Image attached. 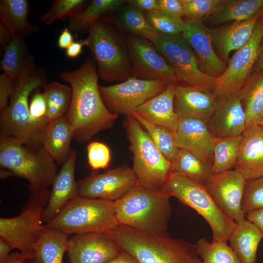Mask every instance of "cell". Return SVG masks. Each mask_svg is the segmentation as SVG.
<instances>
[{
	"label": "cell",
	"instance_id": "obj_40",
	"mask_svg": "<svg viewBox=\"0 0 263 263\" xmlns=\"http://www.w3.org/2000/svg\"><path fill=\"white\" fill-rule=\"evenodd\" d=\"M86 2L84 0H55L47 12L39 18L47 25L58 19H72L83 10Z\"/></svg>",
	"mask_w": 263,
	"mask_h": 263
},
{
	"label": "cell",
	"instance_id": "obj_9",
	"mask_svg": "<svg viewBox=\"0 0 263 263\" xmlns=\"http://www.w3.org/2000/svg\"><path fill=\"white\" fill-rule=\"evenodd\" d=\"M50 193L47 188L32 192L19 215L0 219V238L30 261L33 260L34 246L45 228L42 217Z\"/></svg>",
	"mask_w": 263,
	"mask_h": 263
},
{
	"label": "cell",
	"instance_id": "obj_25",
	"mask_svg": "<svg viewBox=\"0 0 263 263\" xmlns=\"http://www.w3.org/2000/svg\"><path fill=\"white\" fill-rule=\"evenodd\" d=\"M176 84H169L165 90L144 103L134 113L151 124L175 133L180 120L174 108Z\"/></svg>",
	"mask_w": 263,
	"mask_h": 263
},
{
	"label": "cell",
	"instance_id": "obj_43",
	"mask_svg": "<svg viewBox=\"0 0 263 263\" xmlns=\"http://www.w3.org/2000/svg\"><path fill=\"white\" fill-rule=\"evenodd\" d=\"M224 0H182L183 17L191 20H202L210 15Z\"/></svg>",
	"mask_w": 263,
	"mask_h": 263
},
{
	"label": "cell",
	"instance_id": "obj_3",
	"mask_svg": "<svg viewBox=\"0 0 263 263\" xmlns=\"http://www.w3.org/2000/svg\"><path fill=\"white\" fill-rule=\"evenodd\" d=\"M86 46L90 50L99 77L112 83L132 77L125 35L115 21L102 17L89 28Z\"/></svg>",
	"mask_w": 263,
	"mask_h": 263
},
{
	"label": "cell",
	"instance_id": "obj_42",
	"mask_svg": "<svg viewBox=\"0 0 263 263\" xmlns=\"http://www.w3.org/2000/svg\"><path fill=\"white\" fill-rule=\"evenodd\" d=\"M145 14L150 25L159 34L176 36L183 31L185 21L182 18L170 17L158 11Z\"/></svg>",
	"mask_w": 263,
	"mask_h": 263
},
{
	"label": "cell",
	"instance_id": "obj_10",
	"mask_svg": "<svg viewBox=\"0 0 263 263\" xmlns=\"http://www.w3.org/2000/svg\"><path fill=\"white\" fill-rule=\"evenodd\" d=\"M15 90L7 109L0 116V134L29 144H41L29 112V96L36 89L44 86V71L36 70L29 76L14 81Z\"/></svg>",
	"mask_w": 263,
	"mask_h": 263
},
{
	"label": "cell",
	"instance_id": "obj_27",
	"mask_svg": "<svg viewBox=\"0 0 263 263\" xmlns=\"http://www.w3.org/2000/svg\"><path fill=\"white\" fill-rule=\"evenodd\" d=\"M74 139L73 130L63 116L50 122L41 137V144L55 162L63 165L68 159Z\"/></svg>",
	"mask_w": 263,
	"mask_h": 263
},
{
	"label": "cell",
	"instance_id": "obj_12",
	"mask_svg": "<svg viewBox=\"0 0 263 263\" xmlns=\"http://www.w3.org/2000/svg\"><path fill=\"white\" fill-rule=\"evenodd\" d=\"M170 83L165 80H147L131 77L118 84L99 86L102 100L112 113L127 116L158 95Z\"/></svg>",
	"mask_w": 263,
	"mask_h": 263
},
{
	"label": "cell",
	"instance_id": "obj_52",
	"mask_svg": "<svg viewBox=\"0 0 263 263\" xmlns=\"http://www.w3.org/2000/svg\"><path fill=\"white\" fill-rule=\"evenodd\" d=\"M107 263H140L129 252L123 250L111 261Z\"/></svg>",
	"mask_w": 263,
	"mask_h": 263
},
{
	"label": "cell",
	"instance_id": "obj_55",
	"mask_svg": "<svg viewBox=\"0 0 263 263\" xmlns=\"http://www.w3.org/2000/svg\"><path fill=\"white\" fill-rule=\"evenodd\" d=\"M27 257L21 253L15 251L10 253L2 263H24Z\"/></svg>",
	"mask_w": 263,
	"mask_h": 263
},
{
	"label": "cell",
	"instance_id": "obj_26",
	"mask_svg": "<svg viewBox=\"0 0 263 263\" xmlns=\"http://www.w3.org/2000/svg\"><path fill=\"white\" fill-rule=\"evenodd\" d=\"M3 53L0 69L13 81L29 76L36 71L34 58L29 53L24 38H13Z\"/></svg>",
	"mask_w": 263,
	"mask_h": 263
},
{
	"label": "cell",
	"instance_id": "obj_8",
	"mask_svg": "<svg viewBox=\"0 0 263 263\" xmlns=\"http://www.w3.org/2000/svg\"><path fill=\"white\" fill-rule=\"evenodd\" d=\"M162 190L202 216L212 230V240L228 241L237 224L221 211L204 186L171 172Z\"/></svg>",
	"mask_w": 263,
	"mask_h": 263
},
{
	"label": "cell",
	"instance_id": "obj_14",
	"mask_svg": "<svg viewBox=\"0 0 263 263\" xmlns=\"http://www.w3.org/2000/svg\"><path fill=\"white\" fill-rule=\"evenodd\" d=\"M137 184L134 170L126 165L102 173L93 171L77 182L78 196L115 201Z\"/></svg>",
	"mask_w": 263,
	"mask_h": 263
},
{
	"label": "cell",
	"instance_id": "obj_56",
	"mask_svg": "<svg viewBox=\"0 0 263 263\" xmlns=\"http://www.w3.org/2000/svg\"><path fill=\"white\" fill-rule=\"evenodd\" d=\"M263 70V42L261 44L259 54L253 67L251 75L256 74Z\"/></svg>",
	"mask_w": 263,
	"mask_h": 263
},
{
	"label": "cell",
	"instance_id": "obj_53",
	"mask_svg": "<svg viewBox=\"0 0 263 263\" xmlns=\"http://www.w3.org/2000/svg\"><path fill=\"white\" fill-rule=\"evenodd\" d=\"M12 36L9 31L0 23V43L3 51L5 47L11 41Z\"/></svg>",
	"mask_w": 263,
	"mask_h": 263
},
{
	"label": "cell",
	"instance_id": "obj_47",
	"mask_svg": "<svg viewBox=\"0 0 263 263\" xmlns=\"http://www.w3.org/2000/svg\"><path fill=\"white\" fill-rule=\"evenodd\" d=\"M158 12L170 17L182 18L183 17L182 0H158Z\"/></svg>",
	"mask_w": 263,
	"mask_h": 263
},
{
	"label": "cell",
	"instance_id": "obj_35",
	"mask_svg": "<svg viewBox=\"0 0 263 263\" xmlns=\"http://www.w3.org/2000/svg\"><path fill=\"white\" fill-rule=\"evenodd\" d=\"M125 2L123 0H93L75 17L70 19L68 28L76 34L88 29L104 14L118 10Z\"/></svg>",
	"mask_w": 263,
	"mask_h": 263
},
{
	"label": "cell",
	"instance_id": "obj_38",
	"mask_svg": "<svg viewBox=\"0 0 263 263\" xmlns=\"http://www.w3.org/2000/svg\"><path fill=\"white\" fill-rule=\"evenodd\" d=\"M131 114L145 130L165 158L173 163L180 149L177 145L175 133L151 124L134 112Z\"/></svg>",
	"mask_w": 263,
	"mask_h": 263
},
{
	"label": "cell",
	"instance_id": "obj_45",
	"mask_svg": "<svg viewBox=\"0 0 263 263\" xmlns=\"http://www.w3.org/2000/svg\"><path fill=\"white\" fill-rule=\"evenodd\" d=\"M88 164L93 170L106 169L111 160V150L105 143L96 141L90 142L87 146Z\"/></svg>",
	"mask_w": 263,
	"mask_h": 263
},
{
	"label": "cell",
	"instance_id": "obj_19",
	"mask_svg": "<svg viewBox=\"0 0 263 263\" xmlns=\"http://www.w3.org/2000/svg\"><path fill=\"white\" fill-rule=\"evenodd\" d=\"M175 138L180 149L188 150L212 167L215 137L206 122L194 118L180 119Z\"/></svg>",
	"mask_w": 263,
	"mask_h": 263
},
{
	"label": "cell",
	"instance_id": "obj_57",
	"mask_svg": "<svg viewBox=\"0 0 263 263\" xmlns=\"http://www.w3.org/2000/svg\"><path fill=\"white\" fill-rule=\"evenodd\" d=\"M259 125L263 129V116L260 122Z\"/></svg>",
	"mask_w": 263,
	"mask_h": 263
},
{
	"label": "cell",
	"instance_id": "obj_48",
	"mask_svg": "<svg viewBox=\"0 0 263 263\" xmlns=\"http://www.w3.org/2000/svg\"><path fill=\"white\" fill-rule=\"evenodd\" d=\"M126 1L145 13L158 10V0H129Z\"/></svg>",
	"mask_w": 263,
	"mask_h": 263
},
{
	"label": "cell",
	"instance_id": "obj_21",
	"mask_svg": "<svg viewBox=\"0 0 263 263\" xmlns=\"http://www.w3.org/2000/svg\"><path fill=\"white\" fill-rule=\"evenodd\" d=\"M76 152L71 149L69 157L62 165L52 184V190L42 213V222L50 223L70 201L78 196L75 179ZM45 224V225H46Z\"/></svg>",
	"mask_w": 263,
	"mask_h": 263
},
{
	"label": "cell",
	"instance_id": "obj_51",
	"mask_svg": "<svg viewBox=\"0 0 263 263\" xmlns=\"http://www.w3.org/2000/svg\"><path fill=\"white\" fill-rule=\"evenodd\" d=\"M84 46H86L85 39L78 41H74L66 49V56L70 58H76L82 53V48Z\"/></svg>",
	"mask_w": 263,
	"mask_h": 263
},
{
	"label": "cell",
	"instance_id": "obj_54",
	"mask_svg": "<svg viewBox=\"0 0 263 263\" xmlns=\"http://www.w3.org/2000/svg\"><path fill=\"white\" fill-rule=\"evenodd\" d=\"M12 249L7 241L0 238V263H2L6 260Z\"/></svg>",
	"mask_w": 263,
	"mask_h": 263
},
{
	"label": "cell",
	"instance_id": "obj_11",
	"mask_svg": "<svg viewBox=\"0 0 263 263\" xmlns=\"http://www.w3.org/2000/svg\"><path fill=\"white\" fill-rule=\"evenodd\" d=\"M152 42L172 68L177 81L213 93L215 78L201 70L193 50L181 34L172 36L158 33Z\"/></svg>",
	"mask_w": 263,
	"mask_h": 263
},
{
	"label": "cell",
	"instance_id": "obj_30",
	"mask_svg": "<svg viewBox=\"0 0 263 263\" xmlns=\"http://www.w3.org/2000/svg\"><path fill=\"white\" fill-rule=\"evenodd\" d=\"M68 235L53 228H45L34 248L33 263H63L67 251Z\"/></svg>",
	"mask_w": 263,
	"mask_h": 263
},
{
	"label": "cell",
	"instance_id": "obj_13",
	"mask_svg": "<svg viewBox=\"0 0 263 263\" xmlns=\"http://www.w3.org/2000/svg\"><path fill=\"white\" fill-rule=\"evenodd\" d=\"M263 38V17L258 22L247 43L237 51L224 73L215 78L216 87L213 94L217 98L238 94L251 75Z\"/></svg>",
	"mask_w": 263,
	"mask_h": 263
},
{
	"label": "cell",
	"instance_id": "obj_5",
	"mask_svg": "<svg viewBox=\"0 0 263 263\" xmlns=\"http://www.w3.org/2000/svg\"><path fill=\"white\" fill-rule=\"evenodd\" d=\"M0 165L27 180L32 192L47 188L57 174L56 163L42 144H29L0 135Z\"/></svg>",
	"mask_w": 263,
	"mask_h": 263
},
{
	"label": "cell",
	"instance_id": "obj_28",
	"mask_svg": "<svg viewBox=\"0 0 263 263\" xmlns=\"http://www.w3.org/2000/svg\"><path fill=\"white\" fill-rule=\"evenodd\" d=\"M29 11V2L26 0L0 1V23L9 31L12 38H24L37 31V26L28 20Z\"/></svg>",
	"mask_w": 263,
	"mask_h": 263
},
{
	"label": "cell",
	"instance_id": "obj_18",
	"mask_svg": "<svg viewBox=\"0 0 263 263\" xmlns=\"http://www.w3.org/2000/svg\"><path fill=\"white\" fill-rule=\"evenodd\" d=\"M185 21L181 36L193 50L200 69L212 77L220 76L227 66L214 49L210 29L202 20L186 19Z\"/></svg>",
	"mask_w": 263,
	"mask_h": 263
},
{
	"label": "cell",
	"instance_id": "obj_41",
	"mask_svg": "<svg viewBox=\"0 0 263 263\" xmlns=\"http://www.w3.org/2000/svg\"><path fill=\"white\" fill-rule=\"evenodd\" d=\"M29 112L32 124L41 141L45 129L50 123L47 115V106L43 93L39 89L34 91L29 102Z\"/></svg>",
	"mask_w": 263,
	"mask_h": 263
},
{
	"label": "cell",
	"instance_id": "obj_44",
	"mask_svg": "<svg viewBox=\"0 0 263 263\" xmlns=\"http://www.w3.org/2000/svg\"><path fill=\"white\" fill-rule=\"evenodd\" d=\"M242 207L245 214L263 208V176L246 181Z\"/></svg>",
	"mask_w": 263,
	"mask_h": 263
},
{
	"label": "cell",
	"instance_id": "obj_17",
	"mask_svg": "<svg viewBox=\"0 0 263 263\" xmlns=\"http://www.w3.org/2000/svg\"><path fill=\"white\" fill-rule=\"evenodd\" d=\"M121 250L106 233L91 232L69 238L67 253L70 263H107Z\"/></svg>",
	"mask_w": 263,
	"mask_h": 263
},
{
	"label": "cell",
	"instance_id": "obj_22",
	"mask_svg": "<svg viewBox=\"0 0 263 263\" xmlns=\"http://www.w3.org/2000/svg\"><path fill=\"white\" fill-rule=\"evenodd\" d=\"M263 17V7L246 20L210 29L214 48L225 63L228 60L232 51L238 50L247 43Z\"/></svg>",
	"mask_w": 263,
	"mask_h": 263
},
{
	"label": "cell",
	"instance_id": "obj_2",
	"mask_svg": "<svg viewBox=\"0 0 263 263\" xmlns=\"http://www.w3.org/2000/svg\"><path fill=\"white\" fill-rule=\"evenodd\" d=\"M105 233L140 263H202L195 244L168 232H145L118 225Z\"/></svg>",
	"mask_w": 263,
	"mask_h": 263
},
{
	"label": "cell",
	"instance_id": "obj_34",
	"mask_svg": "<svg viewBox=\"0 0 263 263\" xmlns=\"http://www.w3.org/2000/svg\"><path fill=\"white\" fill-rule=\"evenodd\" d=\"M171 171L182 174L204 186L214 174L211 165L182 148H180L177 157L171 163Z\"/></svg>",
	"mask_w": 263,
	"mask_h": 263
},
{
	"label": "cell",
	"instance_id": "obj_31",
	"mask_svg": "<svg viewBox=\"0 0 263 263\" xmlns=\"http://www.w3.org/2000/svg\"><path fill=\"white\" fill-rule=\"evenodd\" d=\"M263 7V0H224L205 19L211 25L242 21L251 18Z\"/></svg>",
	"mask_w": 263,
	"mask_h": 263
},
{
	"label": "cell",
	"instance_id": "obj_6",
	"mask_svg": "<svg viewBox=\"0 0 263 263\" xmlns=\"http://www.w3.org/2000/svg\"><path fill=\"white\" fill-rule=\"evenodd\" d=\"M118 225L115 201L77 196L44 226L69 236L106 232Z\"/></svg>",
	"mask_w": 263,
	"mask_h": 263
},
{
	"label": "cell",
	"instance_id": "obj_33",
	"mask_svg": "<svg viewBox=\"0 0 263 263\" xmlns=\"http://www.w3.org/2000/svg\"><path fill=\"white\" fill-rule=\"evenodd\" d=\"M118 10L115 21L123 32L144 38L151 42L157 36L158 33L150 25L145 13L142 10L126 0Z\"/></svg>",
	"mask_w": 263,
	"mask_h": 263
},
{
	"label": "cell",
	"instance_id": "obj_7",
	"mask_svg": "<svg viewBox=\"0 0 263 263\" xmlns=\"http://www.w3.org/2000/svg\"><path fill=\"white\" fill-rule=\"evenodd\" d=\"M124 127L132 154V169L138 184L150 189H162L171 172V163L132 114L126 116Z\"/></svg>",
	"mask_w": 263,
	"mask_h": 263
},
{
	"label": "cell",
	"instance_id": "obj_20",
	"mask_svg": "<svg viewBox=\"0 0 263 263\" xmlns=\"http://www.w3.org/2000/svg\"><path fill=\"white\" fill-rule=\"evenodd\" d=\"M207 123L215 138L242 135L247 125L238 94L217 98L214 110Z\"/></svg>",
	"mask_w": 263,
	"mask_h": 263
},
{
	"label": "cell",
	"instance_id": "obj_24",
	"mask_svg": "<svg viewBox=\"0 0 263 263\" xmlns=\"http://www.w3.org/2000/svg\"><path fill=\"white\" fill-rule=\"evenodd\" d=\"M217 97L213 93L176 84L174 108L180 119L194 118L206 123L215 108Z\"/></svg>",
	"mask_w": 263,
	"mask_h": 263
},
{
	"label": "cell",
	"instance_id": "obj_49",
	"mask_svg": "<svg viewBox=\"0 0 263 263\" xmlns=\"http://www.w3.org/2000/svg\"><path fill=\"white\" fill-rule=\"evenodd\" d=\"M74 42V37L70 30L65 27L58 37L57 41L58 46L60 49H66Z\"/></svg>",
	"mask_w": 263,
	"mask_h": 263
},
{
	"label": "cell",
	"instance_id": "obj_1",
	"mask_svg": "<svg viewBox=\"0 0 263 263\" xmlns=\"http://www.w3.org/2000/svg\"><path fill=\"white\" fill-rule=\"evenodd\" d=\"M61 79L70 85L72 98L65 117L74 132V139L84 143L101 131L112 128L118 115L105 105L98 85V75L94 60L87 57L73 71L60 73Z\"/></svg>",
	"mask_w": 263,
	"mask_h": 263
},
{
	"label": "cell",
	"instance_id": "obj_39",
	"mask_svg": "<svg viewBox=\"0 0 263 263\" xmlns=\"http://www.w3.org/2000/svg\"><path fill=\"white\" fill-rule=\"evenodd\" d=\"M196 252L202 263H241L226 242L200 238L195 244Z\"/></svg>",
	"mask_w": 263,
	"mask_h": 263
},
{
	"label": "cell",
	"instance_id": "obj_4",
	"mask_svg": "<svg viewBox=\"0 0 263 263\" xmlns=\"http://www.w3.org/2000/svg\"><path fill=\"white\" fill-rule=\"evenodd\" d=\"M170 197L162 189H150L137 184L115 201L118 225L145 232H167L171 215Z\"/></svg>",
	"mask_w": 263,
	"mask_h": 263
},
{
	"label": "cell",
	"instance_id": "obj_50",
	"mask_svg": "<svg viewBox=\"0 0 263 263\" xmlns=\"http://www.w3.org/2000/svg\"><path fill=\"white\" fill-rule=\"evenodd\" d=\"M246 219L255 224L263 234V208L247 212Z\"/></svg>",
	"mask_w": 263,
	"mask_h": 263
},
{
	"label": "cell",
	"instance_id": "obj_36",
	"mask_svg": "<svg viewBox=\"0 0 263 263\" xmlns=\"http://www.w3.org/2000/svg\"><path fill=\"white\" fill-rule=\"evenodd\" d=\"M242 135L215 138L213 146V173L234 168L242 140Z\"/></svg>",
	"mask_w": 263,
	"mask_h": 263
},
{
	"label": "cell",
	"instance_id": "obj_15",
	"mask_svg": "<svg viewBox=\"0 0 263 263\" xmlns=\"http://www.w3.org/2000/svg\"><path fill=\"white\" fill-rule=\"evenodd\" d=\"M132 77L147 80H165L177 83L172 68L150 40L125 33Z\"/></svg>",
	"mask_w": 263,
	"mask_h": 263
},
{
	"label": "cell",
	"instance_id": "obj_59",
	"mask_svg": "<svg viewBox=\"0 0 263 263\" xmlns=\"http://www.w3.org/2000/svg\"><path fill=\"white\" fill-rule=\"evenodd\" d=\"M263 42V39H262V43Z\"/></svg>",
	"mask_w": 263,
	"mask_h": 263
},
{
	"label": "cell",
	"instance_id": "obj_29",
	"mask_svg": "<svg viewBox=\"0 0 263 263\" xmlns=\"http://www.w3.org/2000/svg\"><path fill=\"white\" fill-rule=\"evenodd\" d=\"M263 234L253 223L246 219L238 223L228 241L241 263H256V256Z\"/></svg>",
	"mask_w": 263,
	"mask_h": 263
},
{
	"label": "cell",
	"instance_id": "obj_32",
	"mask_svg": "<svg viewBox=\"0 0 263 263\" xmlns=\"http://www.w3.org/2000/svg\"><path fill=\"white\" fill-rule=\"evenodd\" d=\"M247 126L259 125L263 116V70L251 75L238 94Z\"/></svg>",
	"mask_w": 263,
	"mask_h": 263
},
{
	"label": "cell",
	"instance_id": "obj_37",
	"mask_svg": "<svg viewBox=\"0 0 263 263\" xmlns=\"http://www.w3.org/2000/svg\"><path fill=\"white\" fill-rule=\"evenodd\" d=\"M43 94L47 106V115L50 122L66 114L72 98L71 87L58 82L44 86Z\"/></svg>",
	"mask_w": 263,
	"mask_h": 263
},
{
	"label": "cell",
	"instance_id": "obj_16",
	"mask_svg": "<svg viewBox=\"0 0 263 263\" xmlns=\"http://www.w3.org/2000/svg\"><path fill=\"white\" fill-rule=\"evenodd\" d=\"M246 181L234 169L213 174L204 185L221 211L237 224L246 219L242 207Z\"/></svg>",
	"mask_w": 263,
	"mask_h": 263
},
{
	"label": "cell",
	"instance_id": "obj_58",
	"mask_svg": "<svg viewBox=\"0 0 263 263\" xmlns=\"http://www.w3.org/2000/svg\"><path fill=\"white\" fill-rule=\"evenodd\" d=\"M24 263H33V262L30 260H26Z\"/></svg>",
	"mask_w": 263,
	"mask_h": 263
},
{
	"label": "cell",
	"instance_id": "obj_46",
	"mask_svg": "<svg viewBox=\"0 0 263 263\" xmlns=\"http://www.w3.org/2000/svg\"><path fill=\"white\" fill-rule=\"evenodd\" d=\"M15 90V82L6 75H0V113H2L7 108L8 100Z\"/></svg>",
	"mask_w": 263,
	"mask_h": 263
},
{
	"label": "cell",
	"instance_id": "obj_23",
	"mask_svg": "<svg viewBox=\"0 0 263 263\" xmlns=\"http://www.w3.org/2000/svg\"><path fill=\"white\" fill-rule=\"evenodd\" d=\"M234 169L246 181L263 176V129L256 124L246 127Z\"/></svg>",
	"mask_w": 263,
	"mask_h": 263
}]
</instances>
